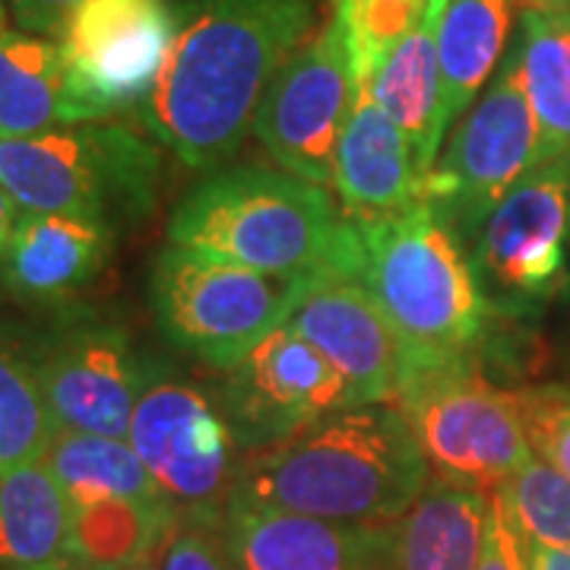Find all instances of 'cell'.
Masks as SVG:
<instances>
[{"mask_svg": "<svg viewBox=\"0 0 570 570\" xmlns=\"http://www.w3.org/2000/svg\"><path fill=\"white\" fill-rule=\"evenodd\" d=\"M22 219L20 204L0 187V264L7 261V250L13 245V235H17V225Z\"/></svg>", "mask_w": 570, "mask_h": 570, "instance_id": "obj_34", "label": "cell"}, {"mask_svg": "<svg viewBox=\"0 0 570 570\" xmlns=\"http://www.w3.org/2000/svg\"><path fill=\"white\" fill-rule=\"evenodd\" d=\"M431 0H330V10L346 29L352 67L362 86L374 80L381 63L425 17Z\"/></svg>", "mask_w": 570, "mask_h": 570, "instance_id": "obj_29", "label": "cell"}, {"mask_svg": "<svg viewBox=\"0 0 570 570\" xmlns=\"http://www.w3.org/2000/svg\"><path fill=\"white\" fill-rule=\"evenodd\" d=\"M80 0H10V20L26 32L58 39Z\"/></svg>", "mask_w": 570, "mask_h": 570, "instance_id": "obj_33", "label": "cell"}, {"mask_svg": "<svg viewBox=\"0 0 570 570\" xmlns=\"http://www.w3.org/2000/svg\"><path fill=\"white\" fill-rule=\"evenodd\" d=\"M494 498L510 517L520 539L549 546V549H570V479L532 460L494 489Z\"/></svg>", "mask_w": 570, "mask_h": 570, "instance_id": "obj_28", "label": "cell"}, {"mask_svg": "<svg viewBox=\"0 0 570 570\" xmlns=\"http://www.w3.org/2000/svg\"><path fill=\"white\" fill-rule=\"evenodd\" d=\"M55 434L26 340L0 330V469L41 460Z\"/></svg>", "mask_w": 570, "mask_h": 570, "instance_id": "obj_27", "label": "cell"}, {"mask_svg": "<svg viewBox=\"0 0 570 570\" xmlns=\"http://www.w3.org/2000/svg\"><path fill=\"white\" fill-rule=\"evenodd\" d=\"M444 7L448 0H431L419 26L396 45V51L381 63L374 80L367 82L374 102L403 130L425 178L438 163L441 142L448 134L441 55H438V32H441Z\"/></svg>", "mask_w": 570, "mask_h": 570, "instance_id": "obj_19", "label": "cell"}, {"mask_svg": "<svg viewBox=\"0 0 570 570\" xmlns=\"http://www.w3.org/2000/svg\"><path fill=\"white\" fill-rule=\"evenodd\" d=\"M491 494L431 475L425 494L403 520L390 570H475L485 542Z\"/></svg>", "mask_w": 570, "mask_h": 570, "instance_id": "obj_20", "label": "cell"}, {"mask_svg": "<svg viewBox=\"0 0 570 570\" xmlns=\"http://www.w3.org/2000/svg\"><path fill=\"white\" fill-rule=\"evenodd\" d=\"M181 17L168 0H80L58 36L73 124L140 108L163 77Z\"/></svg>", "mask_w": 570, "mask_h": 570, "instance_id": "obj_9", "label": "cell"}, {"mask_svg": "<svg viewBox=\"0 0 570 570\" xmlns=\"http://www.w3.org/2000/svg\"><path fill=\"white\" fill-rule=\"evenodd\" d=\"M55 570H105V568H92V564H82V561H63L61 568Z\"/></svg>", "mask_w": 570, "mask_h": 570, "instance_id": "obj_37", "label": "cell"}, {"mask_svg": "<svg viewBox=\"0 0 570 570\" xmlns=\"http://www.w3.org/2000/svg\"><path fill=\"white\" fill-rule=\"evenodd\" d=\"M219 535L238 570H390L396 523H330L228 498Z\"/></svg>", "mask_w": 570, "mask_h": 570, "instance_id": "obj_15", "label": "cell"}, {"mask_svg": "<svg viewBox=\"0 0 570 570\" xmlns=\"http://www.w3.org/2000/svg\"><path fill=\"white\" fill-rule=\"evenodd\" d=\"M111 228L61 213H22L7 261L3 285L29 305H63L96 283L115 250Z\"/></svg>", "mask_w": 570, "mask_h": 570, "instance_id": "obj_18", "label": "cell"}, {"mask_svg": "<svg viewBox=\"0 0 570 570\" xmlns=\"http://www.w3.org/2000/svg\"><path fill=\"white\" fill-rule=\"evenodd\" d=\"M219 409L242 450H261L346 409V384L298 330L285 324L225 367Z\"/></svg>", "mask_w": 570, "mask_h": 570, "instance_id": "obj_14", "label": "cell"}, {"mask_svg": "<svg viewBox=\"0 0 570 570\" xmlns=\"http://www.w3.org/2000/svg\"><path fill=\"white\" fill-rule=\"evenodd\" d=\"M10 17V0H0V22Z\"/></svg>", "mask_w": 570, "mask_h": 570, "instance_id": "obj_38", "label": "cell"}, {"mask_svg": "<svg viewBox=\"0 0 570 570\" xmlns=\"http://www.w3.org/2000/svg\"><path fill=\"white\" fill-rule=\"evenodd\" d=\"M41 463L58 479L70 504L111 498H165L127 438L58 431Z\"/></svg>", "mask_w": 570, "mask_h": 570, "instance_id": "obj_26", "label": "cell"}, {"mask_svg": "<svg viewBox=\"0 0 570 570\" xmlns=\"http://www.w3.org/2000/svg\"><path fill=\"white\" fill-rule=\"evenodd\" d=\"M168 242L266 276L333 285L358 279L362 232L326 187L261 165L200 181L168 223Z\"/></svg>", "mask_w": 570, "mask_h": 570, "instance_id": "obj_3", "label": "cell"}, {"mask_svg": "<svg viewBox=\"0 0 570 570\" xmlns=\"http://www.w3.org/2000/svg\"><path fill=\"white\" fill-rule=\"evenodd\" d=\"M527 549V564L530 570H570V549H549L523 539Z\"/></svg>", "mask_w": 570, "mask_h": 570, "instance_id": "obj_35", "label": "cell"}, {"mask_svg": "<svg viewBox=\"0 0 570 570\" xmlns=\"http://www.w3.org/2000/svg\"><path fill=\"white\" fill-rule=\"evenodd\" d=\"M321 0H200L149 99L142 127L190 168L225 163L254 127L266 86L311 36Z\"/></svg>", "mask_w": 570, "mask_h": 570, "instance_id": "obj_1", "label": "cell"}, {"mask_svg": "<svg viewBox=\"0 0 570 570\" xmlns=\"http://www.w3.org/2000/svg\"><path fill=\"white\" fill-rule=\"evenodd\" d=\"M517 3L520 0H448L438 32L448 127L466 115L508 58Z\"/></svg>", "mask_w": 570, "mask_h": 570, "instance_id": "obj_24", "label": "cell"}, {"mask_svg": "<svg viewBox=\"0 0 570 570\" xmlns=\"http://www.w3.org/2000/svg\"><path fill=\"white\" fill-rule=\"evenodd\" d=\"M535 460L570 479V393L558 387L513 393Z\"/></svg>", "mask_w": 570, "mask_h": 570, "instance_id": "obj_30", "label": "cell"}, {"mask_svg": "<svg viewBox=\"0 0 570 570\" xmlns=\"http://www.w3.org/2000/svg\"><path fill=\"white\" fill-rule=\"evenodd\" d=\"M159 149L111 121L61 124L0 140V187L22 213L80 216L118 232L156 204Z\"/></svg>", "mask_w": 570, "mask_h": 570, "instance_id": "obj_5", "label": "cell"}, {"mask_svg": "<svg viewBox=\"0 0 570 570\" xmlns=\"http://www.w3.org/2000/svg\"><path fill=\"white\" fill-rule=\"evenodd\" d=\"M542 163L539 127L508 48L485 92L453 127L425 178V204L456 232L479 235L491 209Z\"/></svg>", "mask_w": 570, "mask_h": 570, "instance_id": "obj_8", "label": "cell"}, {"mask_svg": "<svg viewBox=\"0 0 570 570\" xmlns=\"http://www.w3.org/2000/svg\"><path fill=\"white\" fill-rule=\"evenodd\" d=\"M358 86L346 29L330 10L324 26L269 80L250 130L283 171L326 187Z\"/></svg>", "mask_w": 570, "mask_h": 570, "instance_id": "obj_11", "label": "cell"}, {"mask_svg": "<svg viewBox=\"0 0 570 570\" xmlns=\"http://www.w3.org/2000/svg\"><path fill=\"white\" fill-rule=\"evenodd\" d=\"M510 51L539 127L542 163L570 165V10L523 7Z\"/></svg>", "mask_w": 570, "mask_h": 570, "instance_id": "obj_23", "label": "cell"}, {"mask_svg": "<svg viewBox=\"0 0 570 570\" xmlns=\"http://www.w3.org/2000/svg\"><path fill=\"white\" fill-rule=\"evenodd\" d=\"M346 384V406L396 403L403 348L381 305L358 279L324 285L288 317Z\"/></svg>", "mask_w": 570, "mask_h": 570, "instance_id": "obj_16", "label": "cell"}, {"mask_svg": "<svg viewBox=\"0 0 570 570\" xmlns=\"http://www.w3.org/2000/svg\"><path fill=\"white\" fill-rule=\"evenodd\" d=\"M396 406L441 482L494 491L535 460L513 393L479 377L466 362L406 371Z\"/></svg>", "mask_w": 570, "mask_h": 570, "instance_id": "obj_7", "label": "cell"}, {"mask_svg": "<svg viewBox=\"0 0 570 570\" xmlns=\"http://www.w3.org/2000/svg\"><path fill=\"white\" fill-rule=\"evenodd\" d=\"M523 7H535V10H570V0H520Z\"/></svg>", "mask_w": 570, "mask_h": 570, "instance_id": "obj_36", "label": "cell"}, {"mask_svg": "<svg viewBox=\"0 0 570 570\" xmlns=\"http://www.w3.org/2000/svg\"><path fill=\"white\" fill-rule=\"evenodd\" d=\"M570 247V165L539 163L491 209L469 261L498 302H542L564 279Z\"/></svg>", "mask_w": 570, "mask_h": 570, "instance_id": "obj_13", "label": "cell"}, {"mask_svg": "<svg viewBox=\"0 0 570 570\" xmlns=\"http://www.w3.org/2000/svg\"><path fill=\"white\" fill-rule=\"evenodd\" d=\"M475 570H530L527 564V549L520 532L513 530L510 517L501 508V501L491 491L489 523H485V542H482V558Z\"/></svg>", "mask_w": 570, "mask_h": 570, "instance_id": "obj_32", "label": "cell"}, {"mask_svg": "<svg viewBox=\"0 0 570 570\" xmlns=\"http://www.w3.org/2000/svg\"><path fill=\"white\" fill-rule=\"evenodd\" d=\"M73 124L63 92L58 39L0 22V140Z\"/></svg>", "mask_w": 570, "mask_h": 570, "instance_id": "obj_25", "label": "cell"}, {"mask_svg": "<svg viewBox=\"0 0 570 570\" xmlns=\"http://www.w3.org/2000/svg\"><path fill=\"white\" fill-rule=\"evenodd\" d=\"M153 570H238L219 535V523H181Z\"/></svg>", "mask_w": 570, "mask_h": 570, "instance_id": "obj_31", "label": "cell"}, {"mask_svg": "<svg viewBox=\"0 0 570 570\" xmlns=\"http://www.w3.org/2000/svg\"><path fill=\"white\" fill-rule=\"evenodd\" d=\"M127 441L181 523H219L242 466L223 409L190 384L156 377L134 409Z\"/></svg>", "mask_w": 570, "mask_h": 570, "instance_id": "obj_12", "label": "cell"}, {"mask_svg": "<svg viewBox=\"0 0 570 570\" xmlns=\"http://www.w3.org/2000/svg\"><path fill=\"white\" fill-rule=\"evenodd\" d=\"M333 187L355 223L387 219L425 204V175L403 130L374 102L371 89L358 86L346 130L336 149Z\"/></svg>", "mask_w": 570, "mask_h": 570, "instance_id": "obj_17", "label": "cell"}, {"mask_svg": "<svg viewBox=\"0 0 570 570\" xmlns=\"http://www.w3.org/2000/svg\"><path fill=\"white\" fill-rule=\"evenodd\" d=\"M26 346L58 431L127 438L142 390L156 381L127 326L67 311Z\"/></svg>", "mask_w": 570, "mask_h": 570, "instance_id": "obj_10", "label": "cell"}, {"mask_svg": "<svg viewBox=\"0 0 570 570\" xmlns=\"http://www.w3.org/2000/svg\"><path fill=\"white\" fill-rule=\"evenodd\" d=\"M317 288L324 285L266 276L171 242L153 266V307L163 333L175 346L219 371L288 324Z\"/></svg>", "mask_w": 570, "mask_h": 570, "instance_id": "obj_6", "label": "cell"}, {"mask_svg": "<svg viewBox=\"0 0 570 570\" xmlns=\"http://www.w3.org/2000/svg\"><path fill=\"white\" fill-rule=\"evenodd\" d=\"M431 482L422 444L396 403L346 406L279 444L250 450L228 498L330 523L403 520Z\"/></svg>", "mask_w": 570, "mask_h": 570, "instance_id": "obj_2", "label": "cell"}, {"mask_svg": "<svg viewBox=\"0 0 570 570\" xmlns=\"http://www.w3.org/2000/svg\"><path fill=\"white\" fill-rule=\"evenodd\" d=\"M70 542V498L48 466L0 469V570H55Z\"/></svg>", "mask_w": 570, "mask_h": 570, "instance_id": "obj_22", "label": "cell"}, {"mask_svg": "<svg viewBox=\"0 0 570 570\" xmlns=\"http://www.w3.org/2000/svg\"><path fill=\"white\" fill-rule=\"evenodd\" d=\"M358 232V283L400 340L403 374L466 362L489 324V298L456 232L428 204Z\"/></svg>", "mask_w": 570, "mask_h": 570, "instance_id": "obj_4", "label": "cell"}, {"mask_svg": "<svg viewBox=\"0 0 570 570\" xmlns=\"http://www.w3.org/2000/svg\"><path fill=\"white\" fill-rule=\"evenodd\" d=\"M181 513L165 498H111L70 504V561L105 570H153Z\"/></svg>", "mask_w": 570, "mask_h": 570, "instance_id": "obj_21", "label": "cell"}]
</instances>
